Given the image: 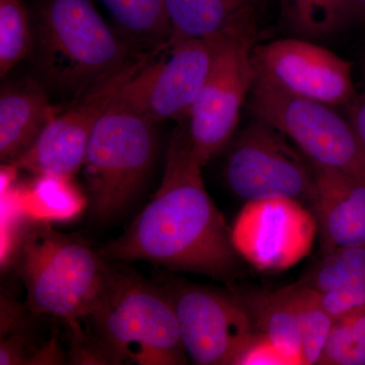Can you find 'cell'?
<instances>
[{
	"label": "cell",
	"instance_id": "19",
	"mask_svg": "<svg viewBox=\"0 0 365 365\" xmlns=\"http://www.w3.org/2000/svg\"><path fill=\"white\" fill-rule=\"evenodd\" d=\"M21 209L35 222H68L83 212L88 197L73 178L42 175L25 186L16 187Z\"/></svg>",
	"mask_w": 365,
	"mask_h": 365
},
{
	"label": "cell",
	"instance_id": "9",
	"mask_svg": "<svg viewBox=\"0 0 365 365\" xmlns=\"http://www.w3.org/2000/svg\"><path fill=\"white\" fill-rule=\"evenodd\" d=\"M150 56V53L137 55L119 71L78 96L73 104L55 115L23 155L9 163L34 177L76 176L83 169L91 134L98 122L122 88Z\"/></svg>",
	"mask_w": 365,
	"mask_h": 365
},
{
	"label": "cell",
	"instance_id": "26",
	"mask_svg": "<svg viewBox=\"0 0 365 365\" xmlns=\"http://www.w3.org/2000/svg\"><path fill=\"white\" fill-rule=\"evenodd\" d=\"M237 365H295L294 360L260 333H255L240 355Z\"/></svg>",
	"mask_w": 365,
	"mask_h": 365
},
{
	"label": "cell",
	"instance_id": "5",
	"mask_svg": "<svg viewBox=\"0 0 365 365\" xmlns=\"http://www.w3.org/2000/svg\"><path fill=\"white\" fill-rule=\"evenodd\" d=\"M158 124L113 102L98 122L83 167L91 215L108 222L143 188L157 153Z\"/></svg>",
	"mask_w": 365,
	"mask_h": 365
},
{
	"label": "cell",
	"instance_id": "8",
	"mask_svg": "<svg viewBox=\"0 0 365 365\" xmlns=\"http://www.w3.org/2000/svg\"><path fill=\"white\" fill-rule=\"evenodd\" d=\"M282 132L256 118L237 136L225 165L230 191L250 201L289 198L312 203V163Z\"/></svg>",
	"mask_w": 365,
	"mask_h": 365
},
{
	"label": "cell",
	"instance_id": "1",
	"mask_svg": "<svg viewBox=\"0 0 365 365\" xmlns=\"http://www.w3.org/2000/svg\"><path fill=\"white\" fill-rule=\"evenodd\" d=\"M186 124L170 137L160 186L128 228L100 250L107 261H148L172 270L230 277L237 253L204 186Z\"/></svg>",
	"mask_w": 365,
	"mask_h": 365
},
{
	"label": "cell",
	"instance_id": "16",
	"mask_svg": "<svg viewBox=\"0 0 365 365\" xmlns=\"http://www.w3.org/2000/svg\"><path fill=\"white\" fill-rule=\"evenodd\" d=\"M319 294L333 319L365 306V246L323 255L300 280Z\"/></svg>",
	"mask_w": 365,
	"mask_h": 365
},
{
	"label": "cell",
	"instance_id": "12",
	"mask_svg": "<svg viewBox=\"0 0 365 365\" xmlns=\"http://www.w3.org/2000/svg\"><path fill=\"white\" fill-rule=\"evenodd\" d=\"M318 232L316 217L295 199L250 201L230 230L237 255L262 272H280L302 261Z\"/></svg>",
	"mask_w": 365,
	"mask_h": 365
},
{
	"label": "cell",
	"instance_id": "28",
	"mask_svg": "<svg viewBox=\"0 0 365 365\" xmlns=\"http://www.w3.org/2000/svg\"><path fill=\"white\" fill-rule=\"evenodd\" d=\"M365 21V0H353V21Z\"/></svg>",
	"mask_w": 365,
	"mask_h": 365
},
{
	"label": "cell",
	"instance_id": "27",
	"mask_svg": "<svg viewBox=\"0 0 365 365\" xmlns=\"http://www.w3.org/2000/svg\"><path fill=\"white\" fill-rule=\"evenodd\" d=\"M345 116L356 132L365 153V91L356 93L351 102L345 106Z\"/></svg>",
	"mask_w": 365,
	"mask_h": 365
},
{
	"label": "cell",
	"instance_id": "7",
	"mask_svg": "<svg viewBox=\"0 0 365 365\" xmlns=\"http://www.w3.org/2000/svg\"><path fill=\"white\" fill-rule=\"evenodd\" d=\"M249 108L282 132L309 162L365 182V153L359 137L333 106L290 95L257 74Z\"/></svg>",
	"mask_w": 365,
	"mask_h": 365
},
{
	"label": "cell",
	"instance_id": "15",
	"mask_svg": "<svg viewBox=\"0 0 365 365\" xmlns=\"http://www.w3.org/2000/svg\"><path fill=\"white\" fill-rule=\"evenodd\" d=\"M60 111L42 86L25 81L2 88L0 95V158L13 163L40 136Z\"/></svg>",
	"mask_w": 365,
	"mask_h": 365
},
{
	"label": "cell",
	"instance_id": "20",
	"mask_svg": "<svg viewBox=\"0 0 365 365\" xmlns=\"http://www.w3.org/2000/svg\"><path fill=\"white\" fill-rule=\"evenodd\" d=\"M111 14L118 33L132 46L153 51L169 42L170 26L165 0H100Z\"/></svg>",
	"mask_w": 365,
	"mask_h": 365
},
{
	"label": "cell",
	"instance_id": "3",
	"mask_svg": "<svg viewBox=\"0 0 365 365\" xmlns=\"http://www.w3.org/2000/svg\"><path fill=\"white\" fill-rule=\"evenodd\" d=\"M11 262L25 287L29 311L61 322L74 344L81 342L83 323L114 274L109 261L79 235L30 220Z\"/></svg>",
	"mask_w": 365,
	"mask_h": 365
},
{
	"label": "cell",
	"instance_id": "24",
	"mask_svg": "<svg viewBox=\"0 0 365 365\" xmlns=\"http://www.w3.org/2000/svg\"><path fill=\"white\" fill-rule=\"evenodd\" d=\"M34 33L21 0H0V76L4 78L34 50Z\"/></svg>",
	"mask_w": 365,
	"mask_h": 365
},
{
	"label": "cell",
	"instance_id": "11",
	"mask_svg": "<svg viewBox=\"0 0 365 365\" xmlns=\"http://www.w3.org/2000/svg\"><path fill=\"white\" fill-rule=\"evenodd\" d=\"M167 54L153 56L115 98V104L155 123L187 121L207 76L211 46L207 40L168 43Z\"/></svg>",
	"mask_w": 365,
	"mask_h": 365
},
{
	"label": "cell",
	"instance_id": "23",
	"mask_svg": "<svg viewBox=\"0 0 365 365\" xmlns=\"http://www.w3.org/2000/svg\"><path fill=\"white\" fill-rule=\"evenodd\" d=\"M299 316L302 365L319 364L334 319L322 306L319 294L299 282L288 287Z\"/></svg>",
	"mask_w": 365,
	"mask_h": 365
},
{
	"label": "cell",
	"instance_id": "17",
	"mask_svg": "<svg viewBox=\"0 0 365 365\" xmlns=\"http://www.w3.org/2000/svg\"><path fill=\"white\" fill-rule=\"evenodd\" d=\"M263 0H165L170 40H209L230 29L257 23ZM167 43V44H168Z\"/></svg>",
	"mask_w": 365,
	"mask_h": 365
},
{
	"label": "cell",
	"instance_id": "21",
	"mask_svg": "<svg viewBox=\"0 0 365 365\" xmlns=\"http://www.w3.org/2000/svg\"><path fill=\"white\" fill-rule=\"evenodd\" d=\"M281 19L294 35L321 39L353 21V0H280Z\"/></svg>",
	"mask_w": 365,
	"mask_h": 365
},
{
	"label": "cell",
	"instance_id": "22",
	"mask_svg": "<svg viewBox=\"0 0 365 365\" xmlns=\"http://www.w3.org/2000/svg\"><path fill=\"white\" fill-rule=\"evenodd\" d=\"M21 307L2 299L1 302V344L0 364H61L58 345L41 347L34 345L28 324Z\"/></svg>",
	"mask_w": 365,
	"mask_h": 365
},
{
	"label": "cell",
	"instance_id": "13",
	"mask_svg": "<svg viewBox=\"0 0 365 365\" xmlns=\"http://www.w3.org/2000/svg\"><path fill=\"white\" fill-rule=\"evenodd\" d=\"M253 60L257 74L290 95L333 107L356 96L352 64L304 38L256 44Z\"/></svg>",
	"mask_w": 365,
	"mask_h": 365
},
{
	"label": "cell",
	"instance_id": "14",
	"mask_svg": "<svg viewBox=\"0 0 365 365\" xmlns=\"http://www.w3.org/2000/svg\"><path fill=\"white\" fill-rule=\"evenodd\" d=\"M312 163L313 205L322 253L365 246V182Z\"/></svg>",
	"mask_w": 365,
	"mask_h": 365
},
{
	"label": "cell",
	"instance_id": "25",
	"mask_svg": "<svg viewBox=\"0 0 365 365\" xmlns=\"http://www.w3.org/2000/svg\"><path fill=\"white\" fill-rule=\"evenodd\" d=\"M319 364L365 365V306L334 319Z\"/></svg>",
	"mask_w": 365,
	"mask_h": 365
},
{
	"label": "cell",
	"instance_id": "18",
	"mask_svg": "<svg viewBox=\"0 0 365 365\" xmlns=\"http://www.w3.org/2000/svg\"><path fill=\"white\" fill-rule=\"evenodd\" d=\"M241 299L256 332L267 338L295 365H302L299 316L288 287Z\"/></svg>",
	"mask_w": 365,
	"mask_h": 365
},
{
	"label": "cell",
	"instance_id": "10",
	"mask_svg": "<svg viewBox=\"0 0 365 365\" xmlns=\"http://www.w3.org/2000/svg\"><path fill=\"white\" fill-rule=\"evenodd\" d=\"M162 288L174 307L188 359L199 365H237L256 333L242 299L182 283Z\"/></svg>",
	"mask_w": 365,
	"mask_h": 365
},
{
	"label": "cell",
	"instance_id": "6",
	"mask_svg": "<svg viewBox=\"0 0 365 365\" xmlns=\"http://www.w3.org/2000/svg\"><path fill=\"white\" fill-rule=\"evenodd\" d=\"M257 33L258 26L253 23L207 40L210 67L186 123L190 143L203 165L230 143L237 130L242 105L257 76L253 60Z\"/></svg>",
	"mask_w": 365,
	"mask_h": 365
},
{
	"label": "cell",
	"instance_id": "2",
	"mask_svg": "<svg viewBox=\"0 0 365 365\" xmlns=\"http://www.w3.org/2000/svg\"><path fill=\"white\" fill-rule=\"evenodd\" d=\"M76 359L102 364H188L170 297L133 271L115 269L86 319Z\"/></svg>",
	"mask_w": 365,
	"mask_h": 365
},
{
	"label": "cell",
	"instance_id": "4",
	"mask_svg": "<svg viewBox=\"0 0 365 365\" xmlns=\"http://www.w3.org/2000/svg\"><path fill=\"white\" fill-rule=\"evenodd\" d=\"M34 39L45 81L78 96L139 55L106 23L91 0H42Z\"/></svg>",
	"mask_w": 365,
	"mask_h": 365
}]
</instances>
